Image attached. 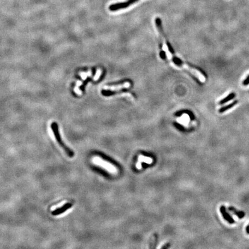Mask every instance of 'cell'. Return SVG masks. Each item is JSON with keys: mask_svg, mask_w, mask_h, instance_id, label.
<instances>
[{"mask_svg": "<svg viewBox=\"0 0 249 249\" xmlns=\"http://www.w3.org/2000/svg\"><path fill=\"white\" fill-rule=\"evenodd\" d=\"M158 32H159L160 39L161 41V43L162 44V46H163V49L164 51V53L166 54V55H164V56L165 57L167 56L168 58H170L176 65L179 66L180 67L183 68L184 69H186L187 70L190 71V72H192L197 77H198L200 80V81H201L202 82H204L205 80V77L202 75V73L200 71H198L197 69H194L193 68L187 65L185 62L182 61L180 60L173 55L172 51H170V47L166 41L165 38H164L163 34V30L160 29L158 31Z\"/></svg>", "mask_w": 249, "mask_h": 249, "instance_id": "obj_1", "label": "cell"}, {"mask_svg": "<svg viewBox=\"0 0 249 249\" xmlns=\"http://www.w3.org/2000/svg\"><path fill=\"white\" fill-rule=\"evenodd\" d=\"M51 128L52 131L53 132V134L55 136V139L58 142V143L59 144V145L62 147L63 149L65 151L66 153L67 154L68 156H69L70 158H73L75 155V153L72 149H70L69 147H68L66 145H65V143L62 141L61 135L59 133L58 124L56 122H53L51 124Z\"/></svg>", "mask_w": 249, "mask_h": 249, "instance_id": "obj_2", "label": "cell"}, {"mask_svg": "<svg viewBox=\"0 0 249 249\" xmlns=\"http://www.w3.org/2000/svg\"><path fill=\"white\" fill-rule=\"evenodd\" d=\"M93 162L98 166L102 167L104 169L107 170L109 172L111 173H115L117 172V169L111 164L110 163L106 162V161L103 160V159H100L98 158H95L93 159Z\"/></svg>", "mask_w": 249, "mask_h": 249, "instance_id": "obj_3", "label": "cell"}, {"mask_svg": "<svg viewBox=\"0 0 249 249\" xmlns=\"http://www.w3.org/2000/svg\"><path fill=\"white\" fill-rule=\"evenodd\" d=\"M138 0H128L124 2H119L117 4H114L109 7V9L111 11H115L119 9H122L131 6L133 4L137 2Z\"/></svg>", "mask_w": 249, "mask_h": 249, "instance_id": "obj_4", "label": "cell"}, {"mask_svg": "<svg viewBox=\"0 0 249 249\" xmlns=\"http://www.w3.org/2000/svg\"><path fill=\"white\" fill-rule=\"evenodd\" d=\"M220 211L221 214L223 215V218L226 221H228L229 224H234L235 223V220L232 217V216L227 212L226 208L225 207V206L221 205L220 208Z\"/></svg>", "mask_w": 249, "mask_h": 249, "instance_id": "obj_5", "label": "cell"}, {"mask_svg": "<svg viewBox=\"0 0 249 249\" xmlns=\"http://www.w3.org/2000/svg\"><path fill=\"white\" fill-rule=\"evenodd\" d=\"M72 207V204L68 202L65 204V205H63L61 207L58 208L55 210H54L53 211H52L51 214L53 216H57L59 214H62L63 212L66 211L68 209H70Z\"/></svg>", "mask_w": 249, "mask_h": 249, "instance_id": "obj_6", "label": "cell"}, {"mask_svg": "<svg viewBox=\"0 0 249 249\" xmlns=\"http://www.w3.org/2000/svg\"><path fill=\"white\" fill-rule=\"evenodd\" d=\"M228 210L231 212H232L234 214H235L236 216H237V217L239 219H242L244 217V216H245V213L243 211H238L237 209H236L235 208L233 207H228Z\"/></svg>", "mask_w": 249, "mask_h": 249, "instance_id": "obj_7", "label": "cell"}, {"mask_svg": "<svg viewBox=\"0 0 249 249\" xmlns=\"http://www.w3.org/2000/svg\"><path fill=\"white\" fill-rule=\"evenodd\" d=\"M238 100H235L234 102H232V103L228 104L227 106H224V107H221V109L219 110V112L220 113H223L224 112H226V111L228 110L229 109L232 108L234 106H235V105L238 103Z\"/></svg>", "mask_w": 249, "mask_h": 249, "instance_id": "obj_8", "label": "cell"}, {"mask_svg": "<svg viewBox=\"0 0 249 249\" xmlns=\"http://www.w3.org/2000/svg\"><path fill=\"white\" fill-rule=\"evenodd\" d=\"M235 97V94H234V93H231L229 95H228V96L226 97H225L224 99H223V100H220L219 104H222L228 102L229 100H231L232 99H234Z\"/></svg>", "mask_w": 249, "mask_h": 249, "instance_id": "obj_9", "label": "cell"}, {"mask_svg": "<svg viewBox=\"0 0 249 249\" xmlns=\"http://www.w3.org/2000/svg\"><path fill=\"white\" fill-rule=\"evenodd\" d=\"M139 160H140V161H143V162H145V163H148V164H150L152 162V159H151L149 158L145 157V156H140Z\"/></svg>", "mask_w": 249, "mask_h": 249, "instance_id": "obj_10", "label": "cell"}, {"mask_svg": "<svg viewBox=\"0 0 249 249\" xmlns=\"http://www.w3.org/2000/svg\"><path fill=\"white\" fill-rule=\"evenodd\" d=\"M243 84L244 85H247L249 84V76L247 77V78L244 80V81L243 82Z\"/></svg>", "mask_w": 249, "mask_h": 249, "instance_id": "obj_11", "label": "cell"}, {"mask_svg": "<svg viewBox=\"0 0 249 249\" xmlns=\"http://www.w3.org/2000/svg\"><path fill=\"white\" fill-rule=\"evenodd\" d=\"M246 232H247V234H249V228H246Z\"/></svg>", "mask_w": 249, "mask_h": 249, "instance_id": "obj_12", "label": "cell"}, {"mask_svg": "<svg viewBox=\"0 0 249 249\" xmlns=\"http://www.w3.org/2000/svg\"><path fill=\"white\" fill-rule=\"evenodd\" d=\"M249 228V225H248V226H247V227H246V228Z\"/></svg>", "mask_w": 249, "mask_h": 249, "instance_id": "obj_13", "label": "cell"}]
</instances>
